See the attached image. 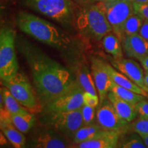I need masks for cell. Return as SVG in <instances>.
<instances>
[{"instance_id":"obj_1","label":"cell","mask_w":148,"mask_h":148,"mask_svg":"<svg viewBox=\"0 0 148 148\" xmlns=\"http://www.w3.org/2000/svg\"><path fill=\"white\" fill-rule=\"evenodd\" d=\"M17 47L28 64L42 108L77 82L76 76L71 69L50 58L28 40L18 39Z\"/></svg>"},{"instance_id":"obj_2","label":"cell","mask_w":148,"mask_h":148,"mask_svg":"<svg viewBox=\"0 0 148 148\" xmlns=\"http://www.w3.org/2000/svg\"><path fill=\"white\" fill-rule=\"evenodd\" d=\"M16 23L22 32L45 45L57 49H65L69 38L49 21L34 14L21 11L17 14Z\"/></svg>"},{"instance_id":"obj_3","label":"cell","mask_w":148,"mask_h":148,"mask_svg":"<svg viewBox=\"0 0 148 148\" xmlns=\"http://www.w3.org/2000/svg\"><path fill=\"white\" fill-rule=\"evenodd\" d=\"M75 24L82 36L99 41L112 29L103 11L97 3L80 9L75 14Z\"/></svg>"},{"instance_id":"obj_4","label":"cell","mask_w":148,"mask_h":148,"mask_svg":"<svg viewBox=\"0 0 148 148\" xmlns=\"http://www.w3.org/2000/svg\"><path fill=\"white\" fill-rule=\"evenodd\" d=\"M29 8L64 25L75 20V5L71 0H24Z\"/></svg>"},{"instance_id":"obj_5","label":"cell","mask_w":148,"mask_h":148,"mask_svg":"<svg viewBox=\"0 0 148 148\" xmlns=\"http://www.w3.org/2000/svg\"><path fill=\"white\" fill-rule=\"evenodd\" d=\"M15 31L3 26L0 30V77L1 81L12 78L18 71L15 51Z\"/></svg>"},{"instance_id":"obj_6","label":"cell","mask_w":148,"mask_h":148,"mask_svg":"<svg viewBox=\"0 0 148 148\" xmlns=\"http://www.w3.org/2000/svg\"><path fill=\"white\" fill-rule=\"evenodd\" d=\"M2 82L16 100L29 112H38L42 110L43 108L38 97L36 96L28 77L23 72L18 71L12 78Z\"/></svg>"},{"instance_id":"obj_7","label":"cell","mask_w":148,"mask_h":148,"mask_svg":"<svg viewBox=\"0 0 148 148\" xmlns=\"http://www.w3.org/2000/svg\"><path fill=\"white\" fill-rule=\"evenodd\" d=\"M40 122L45 127L55 130L63 136L71 138L84 125L81 108L69 112L42 113Z\"/></svg>"},{"instance_id":"obj_8","label":"cell","mask_w":148,"mask_h":148,"mask_svg":"<svg viewBox=\"0 0 148 148\" xmlns=\"http://www.w3.org/2000/svg\"><path fill=\"white\" fill-rule=\"evenodd\" d=\"M98 5L103 11L112 27V32L121 40L123 38L122 27L127 18L135 12L131 0H116L112 1H99Z\"/></svg>"},{"instance_id":"obj_9","label":"cell","mask_w":148,"mask_h":148,"mask_svg":"<svg viewBox=\"0 0 148 148\" xmlns=\"http://www.w3.org/2000/svg\"><path fill=\"white\" fill-rule=\"evenodd\" d=\"M84 88L77 81L71 88L44 107L42 113L69 112L78 110L84 105Z\"/></svg>"},{"instance_id":"obj_10","label":"cell","mask_w":148,"mask_h":148,"mask_svg":"<svg viewBox=\"0 0 148 148\" xmlns=\"http://www.w3.org/2000/svg\"><path fill=\"white\" fill-rule=\"evenodd\" d=\"M96 116L98 124L106 130L116 131L121 134L129 130V122L118 114L108 98L99 104Z\"/></svg>"},{"instance_id":"obj_11","label":"cell","mask_w":148,"mask_h":148,"mask_svg":"<svg viewBox=\"0 0 148 148\" xmlns=\"http://www.w3.org/2000/svg\"><path fill=\"white\" fill-rule=\"evenodd\" d=\"M90 71L101 103L107 98L112 83L108 73L107 63L100 58L91 57Z\"/></svg>"},{"instance_id":"obj_12","label":"cell","mask_w":148,"mask_h":148,"mask_svg":"<svg viewBox=\"0 0 148 148\" xmlns=\"http://www.w3.org/2000/svg\"><path fill=\"white\" fill-rule=\"evenodd\" d=\"M114 68L129 77L132 82L137 84L145 91L148 87L145 82V71L137 62L130 58H114L111 61Z\"/></svg>"},{"instance_id":"obj_13","label":"cell","mask_w":148,"mask_h":148,"mask_svg":"<svg viewBox=\"0 0 148 148\" xmlns=\"http://www.w3.org/2000/svg\"><path fill=\"white\" fill-rule=\"evenodd\" d=\"M29 147L36 148H65L70 147L64 136L55 130L48 128L33 135Z\"/></svg>"},{"instance_id":"obj_14","label":"cell","mask_w":148,"mask_h":148,"mask_svg":"<svg viewBox=\"0 0 148 148\" xmlns=\"http://www.w3.org/2000/svg\"><path fill=\"white\" fill-rule=\"evenodd\" d=\"M122 47L125 55L136 59L148 56V40L139 34L125 36L121 40Z\"/></svg>"},{"instance_id":"obj_15","label":"cell","mask_w":148,"mask_h":148,"mask_svg":"<svg viewBox=\"0 0 148 148\" xmlns=\"http://www.w3.org/2000/svg\"><path fill=\"white\" fill-rule=\"evenodd\" d=\"M119 132L103 130L87 141L77 144L78 148H115L119 141Z\"/></svg>"},{"instance_id":"obj_16","label":"cell","mask_w":148,"mask_h":148,"mask_svg":"<svg viewBox=\"0 0 148 148\" xmlns=\"http://www.w3.org/2000/svg\"><path fill=\"white\" fill-rule=\"evenodd\" d=\"M107 98L112 103L116 112L122 119L129 123L136 119L138 115V112L134 105L123 100V99L110 91L108 93Z\"/></svg>"},{"instance_id":"obj_17","label":"cell","mask_w":148,"mask_h":148,"mask_svg":"<svg viewBox=\"0 0 148 148\" xmlns=\"http://www.w3.org/2000/svg\"><path fill=\"white\" fill-rule=\"evenodd\" d=\"M74 68H75L74 73L76 76L77 80L85 91L97 95V90L92 78L91 71L88 67V66L79 62L74 66Z\"/></svg>"},{"instance_id":"obj_18","label":"cell","mask_w":148,"mask_h":148,"mask_svg":"<svg viewBox=\"0 0 148 148\" xmlns=\"http://www.w3.org/2000/svg\"><path fill=\"white\" fill-rule=\"evenodd\" d=\"M107 67H108L109 75L114 83L122 86V87L132 90L136 93L145 96V97H148V92L145 91L143 88L138 86L137 84H135L126 75H125L122 73H120L115 68H114L110 64H107Z\"/></svg>"},{"instance_id":"obj_19","label":"cell","mask_w":148,"mask_h":148,"mask_svg":"<svg viewBox=\"0 0 148 148\" xmlns=\"http://www.w3.org/2000/svg\"><path fill=\"white\" fill-rule=\"evenodd\" d=\"M1 132L12 145L16 148L25 147V139L23 133L18 130L12 123H1Z\"/></svg>"},{"instance_id":"obj_20","label":"cell","mask_w":148,"mask_h":148,"mask_svg":"<svg viewBox=\"0 0 148 148\" xmlns=\"http://www.w3.org/2000/svg\"><path fill=\"white\" fill-rule=\"evenodd\" d=\"M102 45L106 53L114 58H123V47L121 40L114 33L109 32L102 39Z\"/></svg>"},{"instance_id":"obj_21","label":"cell","mask_w":148,"mask_h":148,"mask_svg":"<svg viewBox=\"0 0 148 148\" xmlns=\"http://www.w3.org/2000/svg\"><path fill=\"white\" fill-rule=\"evenodd\" d=\"M11 119L14 126L23 134L28 132L36 123V117L31 112L11 114Z\"/></svg>"},{"instance_id":"obj_22","label":"cell","mask_w":148,"mask_h":148,"mask_svg":"<svg viewBox=\"0 0 148 148\" xmlns=\"http://www.w3.org/2000/svg\"><path fill=\"white\" fill-rule=\"evenodd\" d=\"M103 130L104 129H103L99 124L92 123L90 125H83L74 134L72 139L73 143L77 145L91 139Z\"/></svg>"},{"instance_id":"obj_23","label":"cell","mask_w":148,"mask_h":148,"mask_svg":"<svg viewBox=\"0 0 148 148\" xmlns=\"http://www.w3.org/2000/svg\"><path fill=\"white\" fill-rule=\"evenodd\" d=\"M1 94L3 96V105L11 114H23L29 112L26 108H23L5 86L1 88Z\"/></svg>"},{"instance_id":"obj_24","label":"cell","mask_w":148,"mask_h":148,"mask_svg":"<svg viewBox=\"0 0 148 148\" xmlns=\"http://www.w3.org/2000/svg\"><path fill=\"white\" fill-rule=\"evenodd\" d=\"M110 91L113 92L114 94L123 99V100L126 101L127 102L130 103L131 104L134 105V106H136V103L143 100L145 97V96L136 93L132 90L122 87V86L114 83L113 81H112V85H111Z\"/></svg>"},{"instance_id":"obj_25","label":"cell","mask_w":148,"mask_h":148,"mask_svg":"<svg viewBox=\"0 0 148 148\" xmlns=\"http://www.w3.org/2000/svg\"><path fill=\"white\" fill-rule=\"evenodd\" d=\"M143 21L144 18L139 14H136V12L129 16L123 23V27H122L123 38L125 36L138 34Z\"/></svg>"},{"instance_id":"obj_26","label":"cell","mask_w":148,"mask_h":148,"mask_svg":"<svg viewBox=\"0 0 148 148\" xmlns=\"http://www.w3.org/2000/svg\"><path fill=\"white\" fill-rule=\"evenodd\" d=\"M118 147L122 148H145V144L138 133L127 135L118 143Z\"/></svg>"},{"instance_id":"obj_27","label":"cell","mask_w":148,"mask_h":148,"mask_svg":"<svg viewBox=\"0 0 148 148\" xmlns=\"http://www.w3.org/2000/svg\"><path fill=\"white\" fill-rule=\"evenodd\" d=\"M129 130L138 134H148V119L139 116L133 121L132 124L129 125Z\"/></svg>"},{"instance_id":"obj_28","label":"cell","mask_w":148,"mask_h":148,"mask_svg":"<svg viewBox=\"0 0 148 148\" xmlns=\"http://www.w3.org/2000/svg\"><path fill=\"white\" fill-rule=\"evenodd\" d=\"M83 125H87L93 123L95 116V108L84 104L81 108Z\"/></svg>"},{"instance_id":"obj_29","label":"cell","mask_w":148,"mask_h":148,"mask_svg":"<svg viewBox=\"0 0 148 148\" xmlns=\"http://www.w3.org/2000/svg\"><path fill=\"white\" fill-rule=\"evenodd\" d=\"M83 100H84V104L93 108L97 107L99 102H100L99 96L85 90L83 94Z\"/></svg>"},{"instance_id":"obj_30","label":"cell","mask_w":148,"mask_h":148,"mask_svg":"<svg viewBox=\"0 0 148 148\" xmlns=\"http://www.w3.org/2000/svg\"><path fill=\"white\" fill-rule=\"evenodd\" d=\"M133 5L135 12L141 16L145 20L148 21V3L133 2Z\"/></svg>"},{"instance_id":"obj_31","label":"cell","mask_w":148,"mask_h":148,"mask_svg":"<svg viewBox=\"0 0 148 148\" xmlns=\"http://www.w3.org/2000/svg\"><path fill=\"white\" fill-rule=\"evenodd\" d=\"M135 106L139 116L148 119V101L144 99L136 103Z\"/></svg>"},{"instance_id":"obj_32","label":"cell","mask_w":148,"mask_h":148,"mask_svg":"<svg viewBox=\"0 0 148 148\" xmlns=\"http://www.w3.org/2000/svg\"><path fill=\"white\" fill-rule=\"evenodd\" d=\"M138 34L145 39L148 40V21L147 20L144 19L143 25L140 27Z\"/></svg>"},{"instance_id":"obj_33","label":"cell","mask_w":148,"mask_h":148,"mask_svg":"<svg viewBox=\"0 0 148 148\" xmlns=\"http://www.w3.org/2000/svg\"><path fill=\"white\" fill-rule=\"evenodd\" d=\"M138 60L141 64V65L143 66V69H145V71H148V56H144L142 57V58H138Z\"/></svg>"},{"instance_id":"obj_34","label":"cell","mask_w":148,"mask_h":148,"mask_svg":"<svg viewBox=\"0 0 148 148\" xmlns=\"http://www.w3.org/2000/svg\"><path fill=\"white\" fill-rule=\"evenodd\" d=\"M139 135L140 136V137L142 138V139H143L144 143L145 144L146 147H148V134H140Z\"/></svg>"},{"instance_id":"obj_35","label":"cell","mask_w":148,"mask_h":148,"mask_svg":"<svg viewBox=\"0 0 148 148\" xmlns=\"http://www.w3.org/2000/svg\"><path fill=\"white\" fill-rule=\"evenodd\" d=\"M132 2L140 3H148V0H131Z\"/></svg>"},{"instance_id":"obj_36","label":"cell","mask_w":148,"mask_h":148,"mask_svg":"<svg viewBox=\"0 0 148 148\" xmlns=\"http://www.w3.org/2000/svg\"><path fill=\"white\" fill-rule=\"evenodd\" d=\"M145 82L148 87V71H145Z\"/></svg>"},{"instance_id":"obj_37","label":"cell","mask_w":148,"mask_h":148,"mask_svg":"<svg viewBox=\"0 0 148 148\" xmlns=\"http://www.w3.org/2000/svg\"><path fill=\"white\" fill-rule=\"evenodd\" d=\"M75 1H77V2H79V3H84L88 2V1H91V0H75Z\"/></svg>"},{"instance_id":"obj_38","label":"cell","mask_w":148,"mask_h":148,"mask_svg":"<svg viewBox=\"0 0 148 148\" xmlns=\"http://www.w3.org/2000/svg\"><path fill=\"white\" fill-rule=\"evenodd\" d=\"M91 1H96L99 2V1H116V0H91Z\"/></svg>"}]
</instances>
